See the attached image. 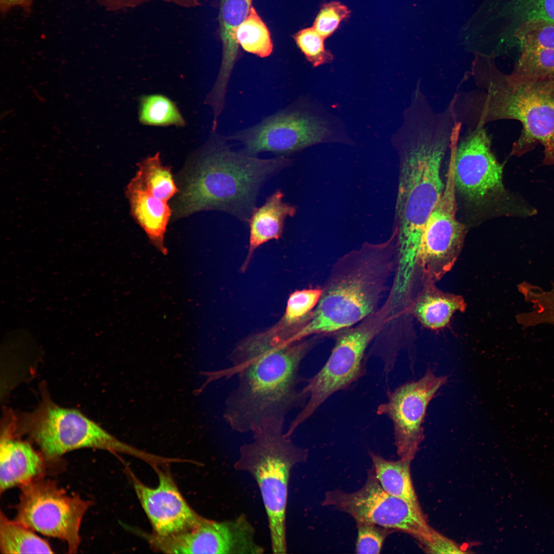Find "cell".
Masks as SVG:
<instances>
[{
    "instance_id": "1",
    "label": "cell",
    "mask_w": 554,
    "mask_h": 554,
    "mask_svg": "<svg viewBox=\"0 0 554 554\" xmlns=\"http://www.w3.org/2000/svg\"><path fill=\"white\" fill-rule=\"evenodd\" d=\"M393 139L399 159L393 229L397 234L396 273L413 275L425 225L443 193L442 165L457 121L451 111L416 106L403 114Z\"/></svg>"
},
{
    "instance_id": "2",
    "label": "cell",
    "mask_w": 554,
    "mask_h": 554,
    "mask_svg": "<svg viewBox=\"0 0 554 554\" xmlns=\"http://www.w3.org/2000/svg\"><path fill=\"white\" fill-rule=\"evenodd\" d=\"M317 336L288 345L273 344L263 333L246 338L229 356L230 366L206 372L207 382L236 376L227 395L223 417L234 431L253 432L270 422L284 423L308 397L299 386L301 365L316 345Z\"/></svg>"
},
{
    "instance_id": "3",
    "label": "cell",
    "mask_w": 554,
    "mask_h": 554,
    "mask_svg": "<svg viewBox=\"0 0 554 554\" xmlns=\"http://www.w3.org/2000/svg\"><path fill=\"white\" fill-rule=\"evenodd\" d=\"M476 88L460 91L459 118L467 128L512 120L522 126L510 154L544 148L543 164L554 165V80L501 70L493 58L476 56L469 72Z\"/></svg>"
},
{
    "instance_id": "4",
    "label": "cell",
    "mask_w": 554,
    "mask_h": 554,
    "mask_svg": "<svg viewBox=\"0 0 554 554\" xmlns=\"http://www.w3.org/2000/svg\"><path fill=\"white\" fill-rule=\"evenodd\" d=\"M291 164L287 156L261 159L233 150L225 140L212 135L178 176L173 217L216 210L248 223L263 185Z\"/></svg>"
},
{
    "instance_id": "5",
    "label": "cell",
    "mask_w": 554,
    "mask_h": 554,
    "mask_svg": "<svg viewBox=\"0 0 554 554\" xmlns=\"http://www.w3.org/2000/svg\"><path fill=\"white\" fill-rule=\"evenodd\" d=\"M397 262L394 229L385 241L366 242L342 255L333 264L309 319L289 342L336 333L374 313L380 307Z\"/></svg>"
},
{
    "instance_id": "6",
    "label": "cell",
    "mask_w": 554,
    "mask_h": 554,
    "mask_svg": "<svg viewBox=\"0 0 554 554\" xmlns=\"http://www.w3.org/2000/svg\"><path fill=\"white\" fill-rule=\"evenodd\" d=\"M253 439L240 447L234 464L256 482L267 515L271 550L286 553V510L292 468L308 458L307 449L293 443L284 431V423L270 422L253 432Z\"/></svg>"
},
{
    "instance_id": "7",
    "label": "cell",
    "mask_w": 554,
    "mask_h": 554,
    "mask_svg": "<svg viewBox=\"0 0 554 554\" xmlns=\"http://www.w3.org/2000/svg\"><path fill=\"white\" fill-rule=\"evenodd\" d=\"M390 310L385 301L374 313L335 333V344L327 362L302 388L308 399L285 431L288 436L291 437L330 396L348 388L365 373L366 351L390 321Z\"/></svg>"
},
{
    "instance_id": "8",
    "label": "cell",
    "mask_w": 554,
    "mask_h": 554,
    "mask_svg": "<svg viewBox=\"0 0 554 554\" xmlns=\"http://www.w3.org/2000/svg\"><path fill=\"white\" fill-rule=\"evenodd\" d=\"M21 431L39 447L47 462L57 461L73 450L92 448L125 453L146 462L152 454L121 442L79 411L64 408L45 399L22 420Z\"/></svg>"
},
{
    "instance_id": "9",
    "label": "cell",
    "mask_w": 554,
    "mask_h": 554,
    "mask_svg": "<svg viewBox=\"0 0 554 554\" xmlns=\"http://www.w3.org/2000/svg\"><path fill=\"white\" fill-rule=\"evenodd\" d=\"M21 488L15 520L33 531L63 540L69 553H76L81 524L91 502L68 494L54 481L42 477Z\"/></svg>"
},
{
    "instance_id": "10",
    "label": "cell",
    "mask_w": 554,
    "mask_h": 554,
    "mask_svg": "<svg viewBox=\"0 0 554 554\" xmlns=\"http://www.w3.org/2000/svg\"><path fill=\"white\" fill-rule=\"evenodd\" d=\"M461 129L458 123L450 145L454 155L456 191L477 207L508 202L503 183V166L491 150V137L485 126L467 128L460 139Z\"/></svg>"
},
{
    "instance_id": "11",
    "label": "cell",
    "mask_w": 554,
    "mask_h": 554,
    "mask_svg": "<svg viewBox=\"0 0 554 554\" xmlns=\"http://www.w3.org/2000/svg\"><path fill=\"white\" fill-rule=\"evenodd\" d=\"M351 516L357 522L370 523L408 533L420 541L430 531L420 506L392 496L385 491L369 470L364 485L347 492L340 489L328 491L323 501Z\"/></svg>"
},
{
    "instance_id": "12",
    "label": "cell",
    "mask_w": 554,
    "mask_h": 554,
    "mask_svg": "<svg viewBox=\"0 0 554 554\" xmlns=\"http://www.w3.org/2000/svg\"><path fill=\"white\" fill-rule=\"evenodd\" d=\"M231 138L240 142L243 150L249 154L270 152L279 156H287L318 144L340 142L328 118L301 110L270 116Z\"/></svg>"
},
{
    "instance_id": "13",
    "label": "cell",
    "mask_w": 554,
    "mask_h": 554,
    "mask_svg": "<svg viewBox=\"0 0 554 554\" xmlns=\"http://www.w3.org/2000/svg\"><path fill=\"white\" fill-rule=\"evenodd\" d=\"M454 163L450 161L441 198L423 229L418 265L427 279L439 280L453 266L465 235L464 226L456 217Z\"/></svg>"
},
{
    "instance_id": "14",
    "label": "cell",
    "mask_w": 554,
    "mask_h": 554,
    "mask_svg": "<svg viewBox=\"0 0 554 554\" xmlns=\"http://www.w3.org/2000/svg\"><path fill=\"white\" fill-rule=\"evenodd\" d=\"M447 377L428 370L419 380L389 391L386 402L377 413L387 416L393 424L394 445L401 459L412 460L424 439L423 424L427 407Z\"/></svg>"
},
{
    "instance_id": "15",
    "label": "cell",
    "mask_w": 554,
    "mask_h": 554,
    "mask_svg": "<svg viewBox=\"0 0 554 554\" xmlns=\"http://www.w3.org/2000/svg\"><path fill=\"white\" fill-rule=\"evenodd\" d=\"M159 484L154 488L141 482L130 471L129 476L140 503L153 529V533L167 536L193 528L205 520L187 503L172 477L155 469Z\"/></svg>"
},
{
    "instance_id": "16",
    "label": "cell",
    "mask_w": 554,
    "mask_h": 554,
    "mask_svg": "<svg viewBox=\"0 0 554 554\" xmlns=\"http://www.w3.org/2000/svg\"><path fill=\"white\" fill-rule=\"evenodd\" d=\"M5 429L0 443V492L42 477L47 462L30 444Z\"/></svg>"
},
{
    "instance_id": "17",
    "label": "cell",
    "mask_w": 554,
    "mask_h": 554,
    "mask_svg": "<svg viewBox=\"0 0 554 554\" xmlns=\"http://www.w3.org/2000/svg\"><path fill=\"white\" fill-rule=\"evenodd\" d=\"M131 215L146 233L152 244L163 254L168 251L165 245V235L170 218L172 207L145 190L133 179L126 188Z\"/></svg>"
},
{
    "instance_id": "18",
    "label": "cell",
    "mask_w": 554,
    "mask_h": 554,
    "mask_svg": "<svg viewBox=\"0 0 554 554\" xmlns=\"http://www.w3.org/2000/svg\"><path fill=\"white\" fill-rule=\"evenodd\" d=\"M252 0H221L218 20L222 43V61L212 91L217 96L226 95L231 72L239 51L236 31L248 16Z\"/></svg>"
},
{
    "instance_id": "19",
    "label": "cell",
    "mask_w": 554,
    "mask_h": 554,
    "mask_svg": "<svg viewBox=\"0 0 554 554\" xmlns=\"http://www.w3.org/2000/svg\"><path fill=\"white\" fill-rule=\"evenodd\" d=\"M284 193L278 189L268 196L264 203L253 210L248 221L249 248L243 268L246 269L254 251L262 244L282 236L284 224L296 213L295 206L283 201Z\"/></svg>"
},
{
    "instance_id": "20",
    "label": "cell",
    "mask_w": 554,
    "mask_h": 554,
    "mask_svg": "<svg viewBox=\"0 0 554 554\" xmlns=\"http://www.w3.org/2000/svg\"><path fill=\"white\" fill-rule=\"evenodd\" d=\"M465 308L461 296L430 288L418 297L412 312L425 327L437 329L446 326L454 312L463 311Z\"/></svg>"
},
{
    "instance_id": "21",
    "label": "cell",
    "mask_w": 554,
    "mask_h": 554,
    "mask_svg": "<svg viewBox=\"0 0 554 554\" xmlns=\"http://www.w3.org/2000/svg\"><path fill=\"white\" fill-rule=\"evenodd\" d=\"M369 456L376 478L383 489L392 496L420 506L411 477V460H388L371 451Z\"/></svg>"
},
{
    "instance_id": "22",
    "label": "cell",
    "mask_w": 554,
    "mask_h": 554,
    "mask_svg": "<svg viewBox=\"0 0 554 554\" xmlns=\"http://www.w3.org/2000/svg\"><path fill=\"white\" fill-rule=\"evenodd\" d=\"M132 179L154 197L167 202L179 192L171 168L164 165L159 152L148 156L137 164Z\"/></svg>"
},
{
    "instance_id": "23",
    "label": "cell",
    "mask_w": 554,
    "mask_h": 554,
    "mask_svg": "<svg viewBox=\"0 0 554 554\" xmlns=\"http://www.w3.org/2000/svg\"><path fill=\"white\" fill-rule=\"evenodd\" d=\"M16 520L0 514V550L2 553L54 552L48 542Z\"/></svg>"
},
{
    "instance_id": "24",
    "label": "cell",
    "mask_w": 554,
    "mask_h": 554,
    "mask_svg": "<svg viewBox=\"0 0 554 554\" xmlns=\"http://www.w3.org/2000/svg\"><path fill=\"white\" fill-rule=\"evenodd\" d=\"M138 120L144 126L184 127L186 121L177 104L162 94L143 95L139 98Z\"/></svg>"
},
{
    "instance_id": "25",
    "label": "cell",
    "mask_w": 554,
    "mask_h": 554,
    "mask_svg": "<svg viewBox=\"0 0 554 554\" xmlns=\"http://www.w3.org/2000/svg\"><path fill=\"white\" fill-rule=\"evenodd\" d=\"M322 292V287L296 290L289 296L285 313L275 325L291 335L309 319L317 305Z\"/></svg>"
},
{
    "instance_id": "26",
    "label": "cell",
    "mask_w": 554,
    "mask_h": 554,
    "mask_svg": "<svg viewBox=\"0 0 554 554\" xmlns=\"http://www.w3.org/2000/svg\"><path fill=\"white\" fill-rule=\"evenodd\" d=\"M236 35L238 44L249 53L266 57L272 52L273 44L269 31L253 7L247 18L238 27Z\"/></svg>"
},
{
    "instance_id": "27",
    "label": "cell",
    "mask_w": 554,
    "mask_h": 554,
    "mask_svg": "<svg viewBox=\"0 0 554 554\" xmlns=\"http://www.w3.org/2000/svg\"><path fill=\"white\" fill-rule=\"evenodd\" d=\"M520 49L512 71L523 75L554 80V48L530 47Z\"/></svg>"
},
{
    "instance_id": "28",
    "label": "cell",
    "mask_w": 554,
    "mask_h": 554,
    "mask_svg": "<svg viewBox=\"0 0 554 554\" xmlns=\"http://www.w3.org/2000/svg\"><path fill=\"white\" fill-rule=\"evenodd\" d=\"M513 36L520 48L543 47L554 48V24L534 18L521 24L513 31Z\"/></svg>"
},
{
    "instance_id": "29",
    "label": "cell",
    "mask_w": 554,
    "mask_h": 554,
    "mask_svg": "<svg viewBox=\"0 0 554 554\" xmlns=\"http://www.w3.org/2000/svg\"><path fill=\"white\" fill-rule=\"evenodd\" d=\"M293 38L312 67H318L333 61L332 53L325 47V38L313 27L301 30L294 35Z\"/></svg>"
},
{
    "instance_id": "30",
    "label": "cell",
    "mask_w": 554,
    "mask_h": 554,
    "mask_svg": "<svg viewBox=\"0 0 554 554\" xmlns=\"http://www.w3.org/2000/svg\"><path fill=\"white\" fill-rule=\"evenodd\" d=\"M350 11L345 5L337 1L323 4L317 14L313 27L323 37L331 36L340 23L347 18Z\"/></svg>"
},
{
    "instance_id": "31",
    "label": "cell",
    "mask_w": 554,
    "mask_h": 554,
    "mask_svg": "<svg viewBox=\"0 0 554 554\" xmlns=\"http://www.w3.org/2000/svg\"><path fill=\"white\" fill-rule=\"evenodd\" d=\"M512 13L517 23L515 29L523 22L534 18L554 24V0H513Z\"/></svg>"
},
{
    "instance_id": "32",
    "label": "cell",
    "mask_w": 554,
    "mask_h": 554,
    "mask_svg": "<svg viewBox=\"0 0 554 554\" xmlns=\"http://www.w3.org/2000/svg\"><path fill=\"white\" fill-rule=\"evenodd\" d=\"M357 553H380L387 536L394 532L379 525L362 522H357Z\"/></svg>"
},
{
    "instance_id": "33",
    "label": "cell",
    "mask_w": 554,
    "mask_h": 554,
    "mask_svg": "<svg viewBox=\"0 0 554 554\" xmlns=\"http://www.w3.org/2000/svg\"><path fill=\"white\" fill-rule=\"evenodd\" d=\"M98 4L109 11H118L136 8L152 2H162L176 6L192 9L201 5L200 0H96Z\"/></svg>"
},
{
    "instance_id": "34",
    "label": "cell",
    "mask_w": 554,
    "mask_h": 554,
    "mask_svg": "<svg viewBox=\"0 0 554 554\" xmlns=\"http://www.w3.org/2000/svg\"><path fill=\"white\" fill-rule=\"evenodd\" d=\"M420 542L428 553H465L457 543L431 528L429 532Z\"/></svg>"
},
{
    "instance_id": "35",
    "label": "cell",
    "mask_w": 554,
    "mask_h": 554,
    "mask_svg": "<svg viewBox=\"0 0 554 554\" xmlns=\"http://www.w3.org/2000/svg\"><path fill=\"white\" fill-rule=\"evenodd\" d=\"M33 0H0V10L5 15L13 8H18L26 13L31 11Z\"/></svg>"
}]
</instances>
